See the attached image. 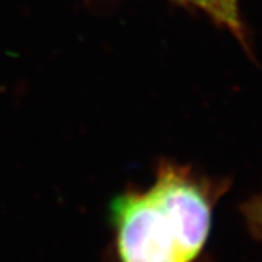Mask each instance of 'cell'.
<instances>
[{
	"mask_svg": "<svg viewBox=\"0 0 262 262\" xmlns=\"http://www.w3.org/2000/svg\"><path fill=\"white\" fill-rule=\"evenodd\" d=\"M185 3L203 10L217 25L229 29L232 35L237 38L245 47H248L239 10V0H185Z\"/></svg>",
	"mask_w": 262,
	"mask_h": 262,
	"instance_id": "2",
	"label": "cell"
},
{
	"mask_svg": "<svg viewBox=\"0 0 262 262\" xmlns=\"http://www.w3.org/2000/svg\"><path fill=\"white\" fill-rule=\"evenodd\" d=\"M242 214L245 215L251 233L262 241V194L245 203L242 206Z\"/></svg>",
	"mask_w": 262,
	"mask_h": 262,
	"instance_id": "3",
	"label": "cell"
},
{
	"mask_svg": "<svg viewBox=\"0 0 262 262\" xmlns=\"http://www.w3.org/2000/svg\"><path fill=\"white\" fill-rule=\"evenodd\" d=\"M172 2H177V3H179V5H182V6H187L185 0H172Z\"/></svg>",
	"mask_w": 262,
	"mask_h": 262,
	"instance_id": "4",
	"label": "cell"
},
{
	"mask_svg": "<svg viewBox=\"0 0 262 262\" xmlns=\"http://www.w3.org/2000/svg\"><path fill=\"white\" fill-rule=\"evenodd\" d=\"M191 169L159 166L147 191H127L111 204L118 262H192L211 227L219 189Z\"/></svg>",
	"mask_w": 262,
	"mask_h": 262,
	"instance_id": "1",
	"label": "cell"
}]
</instances>
